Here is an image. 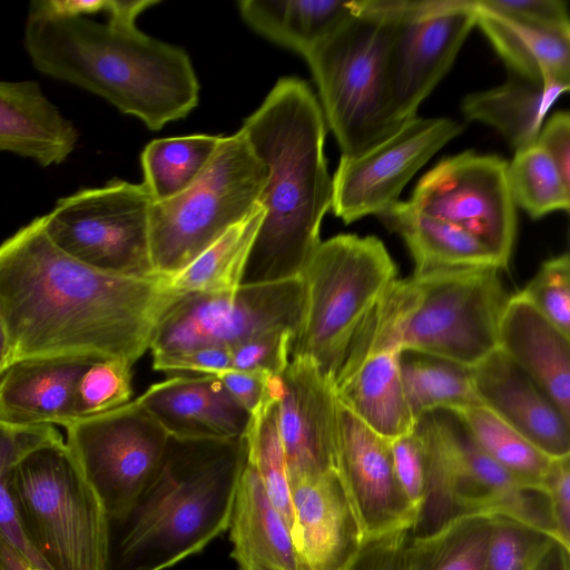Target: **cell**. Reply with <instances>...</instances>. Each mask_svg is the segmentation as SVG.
<instances>
[{"label":"cell","instance_id":"obj_39","mask_svg":"<svg viewBox=\"0 0 570 570\" xmlns=\"http://www.w3.org/2000/svg\"><path fill=\"white\" fill-rule=\"evenodd\" d=\"M491 517L484 570H532L554 537L510 514L491 513Z\"/></svg>","mask_w":570,"mask_h":570},{"label":"cell","instance_id":"obj_11","mask_svg":"<svg viewBox=\"0 0 570 570\" xmlns=\"http://www.w3.org/2000/svg\"><path fill=\"white\" fill-rule=\"evenodd\" d=\"M153 202L144 184L112 179L58 199L43 215L45 229L58 248L89 267L117 276L159 278L149 240Z\"/></svg>","mask_w":570,"mask_h":570},{"label":"cell","instance_id":"obj_42","mask_svg":"<svg viewBox=\"0 0 570 570\" xmlns=\"http://www.w3.org/2000/svg\"><path fill=\"white\" fill-rule=\"evenodd\" d=\"M295 333L283 331L253 337L230 348L232 366L236 370H262L282 373L288 365Z\"/></svg>","mask_w":570,"mask_h":570},{"label":"cell","instance_id":"obj_52","mask_svg":"<svg viewBox=\"0 0 570 570\" xmlns=\"http://www.w3.org/2000/svg\"><path fill=\"white\" fill-rule=\"evenodd\" d=\"M0 570H33L29 562L0 535Z\"/></svg>","mask_w":570,"mask_h":570},{"label":"cell","instance_id":"obj_49","mask_svg":"<svg viewBox=\"0 0 570 570\" xmlns=\"http://www.w3.org/2000/svg\"><path fill=\"white\" fill-rule=\"evenodd\" d=\"M272 375V373L262 370L227 368L215 376L223 383L229 394L252 414L264 401L267 383Z\"/></svg>","mask_w":570,"mask_h":570},{"label":"cell","instance_id":"obj_15","mask_svg":"<svg viewBox=\"0 0 570 570\" xmlns=\"http://www.w3.org/2000/svg\"><path fill=\"white\" fill-rule=\"evenodd\" d=\"M396 12L389 77L397 124L416 117L421 102L452 67L476 24L473 0H391Z\"/></svg>","mask_w":570,"mask_h":570},{"label":"cell","instance_id":"obj_6","mask_svg":"<svg viewBox=\"0 0 570 570\" xmlns=\"http://www.w3.org/2000/svg\"><path fill=\"white\" fill-rule=\"evenodd\" d=\"M414 426L424 445L425 485L412 539L473 513L510 514L558 538L546 490L519 484L480 449L454 411L426 412Z\"/></svg>","mask_w":570,"mask_h":570},{"label":"cell","instance_id":"obj_2","mask_svg":"<svg viewBox=\"0 0 570 570\" xmlns=\"http://www.w3.org/2000/svg\"><path fill=\"white\" fill-rule=\"evenodd\" d=\"M240 129L268 170L261 195L265 213L242 285L301 277L332 206L320 101L304 80L281 78Z\"/></svg>","mask_w":570,"mask_h":570},{"label":"cell","instance_id":"obj_20","mask_svg":"<svg viewBox=\"0 0 570 570\" xmlns=\"http://www.w3.org/2000/svg\"><path fill=\"white\" fill-rule=\"evenodd\" d=\"M471 376L483 406L548 456L570 455V421L503 352L495 348L471 367Z\"/></svg>","mask_w":570,"mask_h":570},{"label":"cell","instance_id":"obj_14","mask_svg":"<svg viewBox=\"0 0 570 570\" xmlns=\"http://www.w3.org/2000/svg\"><path fill=\"white\" fill-rule=\"evenodd\" d=\"M507 168L508 161L497 155L463 151L446 157L421 177L407 202L478 238L505 269L517 229Z\"/></svg>","mask_w":570,"mask_h":570},{"label":"cell","instance_id":"obj_18","mask_svg":"<svg viewBox=\"0 0 570 570\" xmlns=\"http://www.w3.org/2000/svg\"><path fill=\"white\" fill-rule=\"evenodd\" d=\"M336 469L366 537L413 522L415 513L395 475L390 440L338 401Z\"/></svg>","mask_w":570,"mask_h":570},{"label":"cell","instance_id":"obj_37","mask_svg":"<svg viewBox=\"0 0 570 570\" xmlns=\"http://www.w3.org/2000/svg\"><path fill=\"white\" fill-rule=\"evenodd\" d=\"M276 402L266 391L264 401L252 413L245 435L247 462L258 473L271 502L282 514L291 533H293L294 512L291 483L277 425Z\"/></svg>","mask_w":570,"mask_h":570},{"label":"cell","instance_id":"obj_25","mask_svg":"<svg viewBox=\"0 0 570 570\" xmlns=\"http://www.w3.org/2000/svg\"><path fill=\"white\" fill-rule=\"evenodd\" d=\"M228 529L237 570H304L288 525L248 462Z\"/></svg>","mask_w":570,"mask_h":570},{"label":"cell","instance_id":"obj_51","mask_svg":"<svg viewBox=\"0 0 570 570\" xmlns=\"http://www.w3.org/2000/svg\"><path fill=\"white\" fill-rule=\"evenodd\" d=\"M532 570H569V548L552 539L542 551Z\"/></svg>","mask_w":570,"mask_h":570},{"label":"cell","instance_id":"obj_38","mask_svg":"<svg viewBox=\"0 0 570 570\" xmlns=\"http://www.w3.org/2000/svg\"><path fill=\"white\" fill-rule=\"evenodd\" d=\"M507 179L515 207L523 209L532 219L557 210H569L570 186L549 155L535 142L515 150L508 163Z\"/></svg>","mask_w":570,"mask_h":570},{"label":"cell","instance_id":"obj_36","mask_svg":"<svg viewBox=\"0 0 570 570\" xmlns=\"http://www.w3.org/2000/svg\"><path fill=\"white\" fill-rule=\"evenodd\" d=\"M62 439L53 425H18L0 421V535L37 570H50L27 540L19 521L14 474L20 461L36 448Z\"/></svg>","mask_w":570,"mask_h":570},{"label":"cell","instance_id":"obj_24","mask_svg":"<svg viewBox=\"0 0 570 570\" xmlns=\"http://www.w3.org/2000/svg\"><path fill=\"white\" fill-rule=\"evenodd\" d=\"M75 125L33 80H0V151L30 158L41 166L59 165L75 150Z\"/></svg>","mask_w":570,"mask_h":570},{"label":"cell","instance_id":"obj_26","mask_svg":"<svg viewBox=\"0 0 570 570\" xmlns=\"http://www.w3.org/2000/svg\"><path fill=\"white\" fill-rule=\"evenodd\" d=\"M400 352L367 354L340 368L333 381L338 403L387 440L411 432L415 424L401 381Z\"/></svg>","mask_w":570,"mask_h":570},{"label":"cell","instance_id":"obj_53","mask_svg":"<svg viewBox=\"0 0 570 570\" xmlns=\"http://www.w3.org/2000/svg\"><path fill=\"white\" fill-rule=\"evenodd\" d=\"M13 363V351L0 321V379Z\"/></svg>","mask_w":570,"mask_h":570},{"label":"cell","instance_id":"obj_19","mask_svg":"<svg viewBox=\"0 0 570 570\" xmlns=\"http://www.w3.org/2000/svg\"><path fill=\"white\" fill-rule=\"evenodd\" d=\"M291 494L304 570H345L366 535L337 469L292 481Z\"/></svg>","mask_w":570,"mask_h":570},{"label":"cell","instance_id":"obj_43","mask_svg":"<svg viewBox=\"0 0 570 570\" xmlns=\"http://www.w3.org/2000/svg\"><path fill=\"white\" fill-rule=\"evenodd\" d=\"M475 3L497 14L570 35L568 7L561 0H475Z\"/></svg>","mask_w":570,"mask_h":570},{"label":"cell","instance_id":"obj_3","mask_svg":"<svg viewBox=\"0 0 570 570\" xmlns=\"http://www.w3.org/2000/svg\"><path fill=\"white\" fill-rule=\"evenodd\" d=\"M24 46L39 72L101 97L151 130L186 117L198 104L188 55L136 23L29 12Z\"/></svg>","mask_w":570,"mask_h":570},{"label":"cell","instance_id":"obj_31","mask_svg":"<svg viewBox=\"0 0 570 570\" xmlns=\"http://www.w3.org/2000/svg\"><path fill=\"white\" fill-rule=\"evenodd\" d=\"M265 209L259 205L248 217L226 230L178 274L167 279L179 294H217L236 291Z\"/></svg>","mask_w":570,"mask_h":570},{"label":"cell","instance_id":"obj_28","mask_svg":"<svg viewBox=\"0 0 570 570\" xmlns=\"http://www.w3.org/2000/svg\"><path fill=\"white\" fill-rule=\"evenodd\" d=\"M569 88V83H537L514 77L466 95L461 110L468 120L495 128L518 150L535 142L547 112Z\"/></svg>","mask_w":570,"mask_h":570},{"label":"cell","instance_id":"obj_54","mask_svg":"<svg viewBox=\"0 0 570 570\" xmlns=\"http://www.w3.org/2000/svg\"><path fill=\"white\" fill-rule=\"evenodd\" d=\"M33 570H36V569H33Z\"/></svg>","mask_w":570,"mask_h":570},{"label":"cell","instance_id":"obj_32","mask_svg":"<svg viewBox=\"0 0 570 570\" xmlns=\"http://www.w3.org/2000/svg\"><path fill=\"white\" fill-rule=\"evenodd\" d=\"M399 362L404 395L415 420L434 410L482 405L470 367L407 350L400 352Z\"/></svg>","mask_w":570,"mask_h":570},{"label":"cell","instance_id":"obj_17","mask_svg":"<svg viewBox=\"0 0 570 570\" xmlns=\"http://www.w3.org/2000/svg\"><path fill=\"white\" fill-rule=\"evenodd\" d=\"M276 412L289 483L336 469L337 399L313 361L291 357L278 376Z\"/></svg>","mask_w":570,"mask_h":570},{"label":"cell","instance_id":"obj_1","mask_svg":"<svg viewBox=\"0 0 570 570\" xmlns=\"http://www.w3.org/2000/svg\"><path fill=\"white\" fill-rule=\"evenodd\" d=\"M179 295L165 278L111 275L75 259L48 237L43 216L0 244V321L13 363L81 356L132 366Z\"/></svg>","mask_w":570,"mask_h":570},{"label":"cell","instance_id":"obj_27","mask_svg":"<svg viewBox=\"0 0 570 570\" xmlns=\"http://www.w3.org/2000/svg\"><path fill=\"white\" fill-rule=\"evenodd\" d=\"M401 235L414 262V276L479 267L503 269L497 256L478 238L445 220L399 200L380 216Z\"/></svg>","mask_w":570,"mask_h":570},{"label":"cell","instance_id":"obj_7","mask_svg":"<svg viewBox=\"0 0 570 570\" xmlns=\"http://www.w3.org/2000/svg\"><path fill=\"white\" fill-rule=\"evenodd\" d=\"M301 278L303 311L291 357L309 358L334 381L356 330L397 279V267L376 236L340 234L321 240Z\"/></svg>","mask_w":570,"mask_h":570},{"label":"cell","instance_id":"obj_30","mask_svg":"<svg viewBox=\"0 0 570 570\" xmlns=\"http://www.w3.org/2000/svg\"><path fill=\"white\" fill-rule=\"evenodd\" d=\"M238 9L256 32L305 57L355 10V1L243 0Z\"/></svg>","mask_w":570,"mask_h":570},{"label":"cell","instance_id":"obj_41","mask_svg":"<svg viewBox=\"0 0 570 570\" xmlns=\"http://www.w3.org/2000/svg\"><path fill=\"white\" fill-rule=\"evenodd\" d=\"M535 309L570 336V258L564 253L543 262L519 292Z\"/></svg>","mask_w":570,"mask_h":570},{"label":"cell","instance_id":"obj_4","mask_svg":"<svg viewBox=\"0 0 570 570\" xmlns=\"http://www.w3.org/2000/svg\"><path fill=\"white\" fill-rule=\"evenodd\" d=\"M246 439L170 438L164 461L127 513L109 521L108 570H166L229 527Z\"/></svg>","mask_w":570,"mask_h":570},{"label":"cell","instance_id":"obj_50","mask_svg":"<svg viewBox=\"0 0 570 570\" xmlns=\"http://www.w3.org/2000/svg\"><path fill=\"white\" fill-rule=\"evenodd\" d=\"M104 0H41L30 3L29 12L53 18L86 17L107 10Z\"/></svg>","mask_w":570,"mask_h":570},{"label":"cell","instance_id":"obj_44","mask_svg":"<svg viewBox=\"0 0 570 570\" xmlns=\"http://www.w3.org/2000/svg\"><path fill=\"white\" fill-rule=\"evenodd\" d=\"M390 446L399 484L415 513L425 485V452L422 438L414 426L411 432L390 440Z\"/></svg>","mask_w":570,"mask_h":570},{"label":"cell","instance_id":"obj_9","mask_svg":"<svg viewBox=\"0 0 570 570\" xmlns=\"http://www.w3.org/2000/svg\"><path fill=\"white\" fill-rule=\"evenodd\" d=\"M268 170L239 129L222 138L202 176L177 196L153 202L149 240L154 269L169 279L259 205Z\"/></svg>","mask_w":570,"mask_h":570},{"label":"cell","instance_id":"obj_29","mask_svg":"<svg viewBox=\"0 0 570 570\" xmlns=\"http://www.w3.org/2000/svg\"><path fill=\"white\" fill-rule=\"evenodd\" d=\"M476 24L515 73L537 83L570 85V35L534 27L479 7Z\"/></svg>","mask_w":570,"mask_h":570},{"label":"cell","instance_id":"obj_34","mask_svg":"<svg viewBox=\"0 0 570 570\" xmlns=\"http://www.w3.org/2000/svg\"><path fill=\"white\" fill-rule=\"evenodd\" d=\"M491 529V513H473L428 538L411 539L406 570H484Z\"/></svg>","mask_w":570,"mask_h":570},{"label":"cell","instance_id":"obj_21","mask_svg":"<svg viewBox=\"0 0 570 570\" xmlns=\"http://www.w3.org/2000/svg\"><path fill=\"white\" fill-rule=\"evenodd\" d=\"M170 438L244 439L252 414L208 374L177 375L153 384L137 397Z\"/></svg>","mask_w":570,"mask_h":570},{"label":"cell","instance_id":"obj_16","mask_svg":"<svg viewBox=\"0 0 570 570\" xmlns=\"http://www.w3.org/2000/svg\"><path fill=\"white\" fill-rule=\"evenodd\" d=\"M464 127L451 118L414 117L356 155L342 157L332 178L334 215L351 224L381 216L413 176Z\"/></svg>","mask_w":570,"mask_h":570},{"label":"cell","instance_id":"obj_46","mask_svg":"<svg viewBox=\"0 0 570 570\" xmlns=\"http://www.w3.org/2000/svg\"><path fill=\"white\" fill-rule=\"evenodd\" d=\"M230 348L203 346L188 351L153 355V367L161 372H190L216 375L230 368Z\"/></svg>","mask_w":570,"mask_h":570},{"label":"cell","instance_id":"obj_35","mask_svg":"<svg viewBox=\"0 0 570 570\" xmlns=\"http://www.w3.org/2000/svg\"><path fill=\"white\" fill-rule=\"evenodd\" d=\"M454 412L480 449L519 484L543 489L552 458L483 405Z\"/></svg>","mask_w":570,"mask_h":570},{"label":"cell","instance_id":"obj_45","mask_svg":"<svg viewBox=\"0 0 570 570\" xmlns=\"http://www.w3.org/2000/svg\"><path fill=\"white\" fill-rule=\"evenodd\" d=\"M411 524L366 537L345 570H406Z\"/></svg>","mask_w":570,"mask_h":570},{"label":"cell","instance_id":"obj_23","mask_svg":"<svg viewBox=\"0 0 570 570\" xmlns=\"http://www.w3.org/2000/svg\"><path fill=\"white\" fill-rule=\"evenodd\" d=\"M498 348L525 372L570 421V336L519 293L510 295Z\"/></svg>","mask_w":570,"mask_h":570},{"label":"cell","instance_id":"obj_13","mask_svg":"<svg viewBox=\"0 0 570 570\" xmlns=\"http://www.w3.org/2000/svg\"><path fill=\"white\" fill-rule=\"evenodd\" d=\"M304 287L301 277L240 285L217 294H180L155 330L153 355L203 346L232 347L261 335L292 331L301 323Z\"/></svg>","mask_w":570,"mask_h":570},{"label":"cell","instance_id":"obj_12","mask_svg":"<svg viewBox=\"0 0 570 570\" xmlns=\"http://www.w3.org/2000/svg\"><path fill=\"white\" fill-rule=\"evenodd\" d=\"M66 430L65 443L108 521L124 517L155 476L170 439L137 397Z\"/></svg>","mask_w":570,"mask_h":570},{"label":"cell","instance_id":"obj_40","mask_svg":"<svg viewBox=\"0 0 570 570\" xmlns=\"http://www.w3.org/2000/svg\"><path fill=\"white\" fill-rule=\"evenodd\" d=\"M131 394V365L118 360L96 361L83 372L77 385V419L119 407L130 401Z\"/></svg>","mask_w":570,"mask_h":570},{"label":"cell","instance_id":"obj_8","mask_svg":"<svg viewBox=\"0 0 570 570\" xmlns=\"http://www.w3.org/2000/svg\"><path fill=\"white\" fill-rule=\"evenodd\" d=\"M13 495L24 535L50 570H108L107 514L62 439L20 461Z\"/></svg>","mask_w":570,"mask_h":570},{"label":"cell","instance_id":"obj_5","mask_svg":"<svg viewBox=\"0 0 570 570\" xmlns=\"http://www.w3.org/2000/svg\"><path fill=\"white\" fill-rule=\"evenodd\" d=\"M395 17L389 0L355 1V10L304 57L342 157L402 125L394 118L389 77Z\"/></svg>","mask_w":570,"mask_h":570},{"label":"cell","instance_id":"obj_47","mask_svg":"<svg viewBox=\"0 0 570 570\" xmlns=\"http://www.w3.org/2000/svg\"><path fill=\"white\" fill-rule=\"evenodd\" d=\"M559 540L569 548L570 542V455L551 460L543 479Z\"/></svg>","mask_w":570,"mask_h":570},{"label":"cell","instance_id":"obj_10","mask_svg":"<svg viewBox=\"0 0 570 570\" xmlns=\"http://www.w3.org/2000/svg\"><path fill=\"white\" fill-rule=\"evenodd\" d=\"M497 267L412 275L413 298L401 330V351L473 367L498 348L499 325L510 298Z\"/></svg>","mask_w":570,"mask_h":570},{"label":"cell","instance_id":"obj_48","mask_svg":"<svg viewBox=\"0 0 570 570\" xmlns=\"http://www.w3.org/2000/svg\"><path fill=\"white\" fill-rule=\"evenodd\" d=\"M535 144L557 166L562 179L570 186V116L554 112L541 127Z\"/></svg>","mask_w":570,"mask_h":570},{"label":"cell","instance_id":"obj_33","mask_svg":"<svg viewBox=\"0 0 570 570\" xmlns=\"http://www.w3.org/2000/svg\"><path fill=\"white\" fill-rule=\"evenodd\" d=\"M223 136L189 135L150 141L141 153L144 185L154 202L191 186L212 161Z\"/></svg>","mask_w":570,"mask_h":570},{"label":"cell","instance_id":"obj_22","mask_svg":"<svg viewBox=\"0 0 570 570\" xmlns=\"http://www.w3.org/2000/svg\"><path fill=\"white\" fill-rule=\"evenodd\" d=\"M97 360L81 356L30 357L14 362L0 379V421L18 425L76 422V390Z\"/></svg>","mask_w":570,"mask_h":570}]
</instances>
